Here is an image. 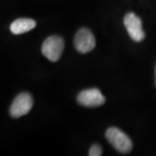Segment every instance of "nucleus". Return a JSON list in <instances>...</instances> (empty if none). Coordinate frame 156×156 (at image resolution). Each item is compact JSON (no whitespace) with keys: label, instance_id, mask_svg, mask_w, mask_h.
<instances>
[{"label":"nucleus","instance_id":"7","mask_svg":"<svg viewBox=\"0 0 156 156\" xmlns=\"http://www.w3.org/2000/svg\"><path fill=\"white\" fill-rule=\"evenodd\" d=\"M37 23L35 20L30 19V18H19L15 20L14 22L11 24V33L14 35H20L28 32L30 30H33L36 27Z\"/></svg>","mask_w":156,"mask_h":156},{"label":"nucleus","instance_id":"4","mask_svg":"<svg viewBox=\"0 0 156 156\" xmlns=\"http://www.w3.org/2000/svg\"><path fill=\"white\" fill-rule=\"evenodd\" d=\"M124 25L130 37L135 42H140L145 38V32L142 29V22L133 12L128 13L124 17Z\"/></svg>","mask_w":156,"mask_h":156},{"label":"nucleus","instance_id":"2","mask_svg":"<svg viewBox=\"0 0 156 156\" xmlns=\"http://www.w3.org/2000/svg\"><path fill=\"white\" fill-rule=\"evenodd\" d=\"M64 49V42L58 36H51L45 40L42 46V53L50 61L56 62L61 58Z\"/></svg>","mask_w":156,"mask_h":156},{"label":"nucleus","instance_id":"8","mask_svg":"<svg viewBox=\"0 0 156 156\" xmlns=\"http://www.w3.org/2000/svg\"><path fill=\"white\" fill-rule=\"evenodd\" d=\"M102 154V150L100 146L95 144L91 147V148L89 149V156H100Z\"/></svg>","mask_w":156,"mask_h":156},{"label":"nucleus","instance_id":"9","mask_svg":"<svg viewBox=\"0 0 156 156\" xmlns=\"http://www.w3.org/2000/svg\"><path fill=\"white\" fill-rule=\"evenodd\" d=\"M155 72H156V70H155Z\"/></svg>","mask_w":156,"mask_h":156},{"label":"nucleus","instance_id":"1","mask_svg":"<svg viewBox=\"0 0 156 156\" xmlns=\"http://www.w3.org/2000/svg\"><path fill=\"white\" fill-rule=\"evenodd\" d=\"M106 138L108 142L118 152L127 154L132 149V141L128 135L116 128H110L106 131Z\"/></svg>","mask_w":156,"mask_h":156},{"label":"nucleus","instance_id":"5","mask_svg":"<svg viewBox=\"0 0 156 156\" xmlns=\"http://www.w3.org/2000/svg\"><path fill=\"white\" fill-rule=\"evenodd\" d=\"M74 44L78 52L85 54L94 50L95 46V37L89 29L82 28L76 34Z\"/></svg>","mask_w":156,"mask_h":156},{"label":"nucleus","instance_id":"6","mask_svg":"<svg viewBox=\"0 0 156 156\" xmlns=\"http://www.w3.org/2000/svg\"><path fill=\"white\" fill-rule=\"evenodd\" d=\"M77 101L82 106L95 108L101 106L105 102V97L99 89H85L77 95Z\"/></svg>","mask_w":156,"mask_h":156},{"label":"nucleus","instance_id":"3","mask_svg":"<svg viewBox=\"0 0 156 156\" xmlns=\"http://www.w3.org/2000/svg\"><path fill=\"white\" fill-rule=\"evenodd\" d=\"M33 106V99L29 93H21L13 101L10 108V115L13 118H19L30 111Z\"/></svg>","mask_w":156,"mask_h":156}]
</instances>
